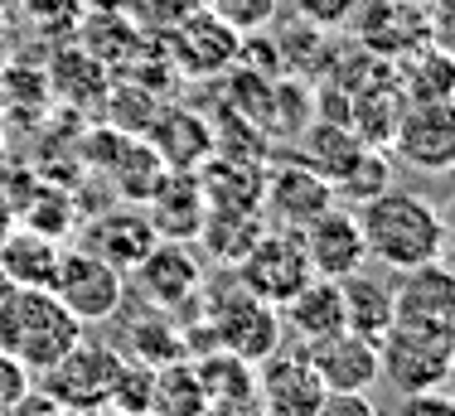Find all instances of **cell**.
Masks as SVG:
<instances>
[{"label": "cell", "mask_w": 455, "mask_h": 416, "mask_svg": "<svg viewBox=\"0 0 455 416\" xmlns=\"http://www.w3.org/2000/svg\"><path fill=\"white\" fill-rule=\"evenodd\" d=\"M49 87L73 107H102L107 97V63L92 59L88 49H59L53 53V73H49Z\"/></svg>", "instance_id": "23"}, {"label": "cell", "mask_w": 455, "mask_h": 416, "mask_svg": "<svg viewBox=\"0 0 455 416\" xmlns=\"http://www.w3.org/2000/svg\"><path fill=\"white\" fill-rule=\"evenodd\" d=\"M446 392L455 397V358H451V373H446Z\"/></svg>", "instance_id": "38"}, {"label": "cell", "mask_w": 455, "mask_h": 416, "mask_svg": "<svg viewBox=\"0 0 455 416\" xmlns=\"http://www.w3.org/2000/svg\"><path fill=\"white\" fill-rule=\"evenodd\" d=\"M281 330H291L300 344L344 330V300H339V281L330 276H310L306 286L281 305Z\"/></svg>", "instance_id": "19"}, {"label": "cell", "mask_w": 455, "mask_h": 416, "mask_svg": "<svg viewBox=\"0 0 455 416\" xmlns=\"http://www.w3.org/2000/svg\"><path fill=\"white\" fill-rule=\"evenodd\" d=\"M233 276L252 295H262L267 305L281 310L315 271H310V257H306V247H300V233H291V228H267V233L237 257Z\"/></svg>", "instance_id": "6"}, {"label": "cell", "mask_w": 455, "mask_h": 416, "mask_svg": "<svg viewBox=\"0 0 455 416\" xmlns=\"http://www.w3.org/2000/svg\"><path fill=\"white\" fill-rule=\"evenodd\" d=\"M92 416H150V412H122V407H102V412H92Z\"/></svg>", "instance_id": "37"}, {"label": "cell", "mask_w": 455, "mask_h": 416, "mask_svg": "<svg viewBox=\"0 0 455 416\" xmlns=\"http://www.w3.org/2000/svg\"><path fill=\"white\" fill-rule=\"evenodd\" d=\"M291 10H296V15L306 20L310 29L330 35V29L349 25V20H354V10H359V0H291Z\"/></svg>", "instance_id": "29"}, {"label": "cell", "mask_w": 455, "mask_h": 416, "mask_svg": "<svg viewBox=\"0 0 455 416\" xmlns=\"http://www.w3.org/2000/svg\"><path fill=\"white\" fill-rule=\"evenodd\" d=\"M10 218H15V204H10L5 194H0V237H5L10 228H15V223H10Z\"/></svg>", "instance_id": "36"}, {"label": "cell", "mask_w": 455, "mask_h": 416, "mask_svg": "<svg viewBox=\"0 0 455 416\" xmlns=\"http://www.w3.org/2000/svg\"><path fill=\"white\" fill-rule=\"evenodd\" d=\"M146 146L165 170H199L213 156V126L189 107H160L156 122L146 126Z\"/></svg>", "instance_id": "16"}, {"label": "cell", "mask_w": 455, "mask_h": 416, "mask_svg": "<svg viewBox=\"0 0 455 416\" xmlns=\"http://www.w3.org/2000/svg\"><path fill=\"white\" fill-rule=\"evenodd\" d=\"M393 416H455V397L446 388H427V392H403Z\"/></svg>", "instance_id": "30"}, {"label": "cell", "mask_w": 455, "mask_h": 416, "mask_svg": "<svg viewBox=\"0 0 455 416\" xmlns=\"http://www.w3.org/2000/svg\"><path fill=\"white\" fill-rule=\"evenodd\" d=\"M0 102H5V87H0Z\"/></svg>", "instance_id": "43"}, {"label": "cell", "mask_w": 455, "mask_h": 416, "mask_svg": "<svg viewBox=\"0 0 455 416\" xmlns=\"http://www.w3.org/2000/svg\"><path fill=\"white\" fill-rule=\"evenodd\" d=\"M324 397V382L320 373L310 368L306 348L300 354H267L262 358V373H257V402L262 412H276V416H310Z\"/></svg>", "instance_id": "14"}, {"label": "cell", "mask_w": 455, "mask_h": 416, "mask_svg": "<svg viewBox=\"0 0 455 416\" xmlns=\"http://www.w3.org/2000/svg\"><path fill=\"white\" fill-rule=\"evenodd\" d=\"M387 174H393V165H387L383 150H378V146H363L359 156L349 160V165L334 174V199H344V204L373 199V194L387 189Z\"/></svg>", "instance_id": "26"}, {"label": "cell", "mask_w": 455, "mask_h": 416, "mask_svg": "<svg viewBox=\"0 0 455 416\" xmlns=\"http://www.w3.org/2000/svg\"><path fill=\"white\" fill-rule=\"evenodd\" d=\"M451 330H455V305H451Z\"/></svg>", "instance_id": "41"}, {"label": "cell", "mask_w": 455, "mask_h": 416, "mask_svg": "<svg viewBox=\"0 0 455 416\" xmlns=\"http://www.w3.org/2000/svg\"><path fill=\"white\" fill-rule=\"evenodd\" d=\"M122 364L126 358L116 354L112 344H92V339H78L63 358H53L44 373H35L39 392H49L59 407L78 412V416H92L102 407H112V388L122 378Z\"/></svg>", "instance_id": "5"}, {"label": "cell", "mask_w": 455, "mask_h": 416, "mask_svg": "<svg viewBox=\"0 0 455 416\" xmlns=\"http://www.w3.org/2000/svg\"><path fill=\"white\" fill-rule=\"evenodd\" d=\"M78 339L83 320H73L49 286H10L0 295V354L25 364L29 373H44Z\"/></svg>", "instance_id": "2"}, {"label": "cell", "mask_w": 455, "mask_h": 416, "mask_svg": "<svg viewBox=\"0 0 455 416\" xmlns=\"http://www.w3.org/2000/svg\"><path fill=\"white\" fill-rule=\"evenodd\" d=\"M300 247H306V257H310V271H315V276H330V281L354 276L368 261L363 228H359V218H354V208H344V204H330L320 218H310V223L300 228Z\"/></svg>", "instance_id": "11"}, {"label": "cell", "mask_w": 455, "mask_h": 416, "mask_svg": "<svg viewBox=\"0 0 455 416\" xmlns=\"http://www.w3.org/2000/svg\"><path fill=\"white\" fill-rule=\"evenodd\" d=\"M146 218L156 223L160 237H180V243H194L209 218V199H204L199 170H165L160 184L146 199Z\"/></svg>", "instance_id": "15"}, {"label": "cell", "mask_w": 455, "mask_h": 416, "mask_svg": "<svg viewBox=\"0 0 455 416\" xmlns=\"http://www.w3.org/2000/svg\"><path fill=\"white\" fill-rule=\"evenodd\" d=\"M29 388H35V373H29L25 364H15L10 354H0V412L15 407Z\"/></svg>", "instance_id": "32"}, {"label": "cell", "mask_w": 455, "mask_h": 416, "mask_svg": "<svg viewBox=\"0 0 455 416\" xmlns=\"http://www.w3.org/2000/svg\"><path fill=\"white\" fill-rule=\"evenodd\" d=\"M397 160L421 174L455 170V97H431V102H407L393 126Z\"/></svg>", "instance_id": "8"}, {"label": "cell", "mask_w": 455, "mask_h": 416, "mask_svg": "<svg viewBox=\"0 0 455 416\" xmlns=\"http://www.w3.org/2000/svg\"><path fill=\"white\" fill-rule=\"evenodd\" d=\"M49 291L63 300V310H68L73 320L97 324V320H112L116 315V305H122V295H126V276L112 261L97 257V252L73 247L59 257V271H53Z\"/></svg>", "instance_id": "7"}, {"label": "cell", "mask_w": 455, "mask_h": 416, "mask_svg": "<svg viewBox=\"0 0 455 416\" xmlns=\"http://www.w3.org/2000/svg\"><path fill=\"white\" fill-rule=\"evenodd\" d=\"M59 237L49 233H35V228H10L0 237V271L10 276V286H49L53 271H59Z\"/></svg>", "instance_id": "20"}, {"label": "cell", "mask_w": 455, "mask_h": 416, "mask_svg": "<svg viewBox=\"0 0 455 416\" xmlns=\"http://www.w3.org/2000/svg\"><path fill=\"white\" fill-rule=\"evenodd\" d=\"M403 102H431V97H455V53L436 49V44H421L407 53L403 78Z\"/></svg>", "instance_id": "24"}, {"label": "cell", "mask_w": 455, "mask_h": 416, "mask_svg": "<svg viewBox=\"0 0 455 416\" xmlns=\"http://www.w3.org/2000/svg\"><path fill=\"white\" fill-rule=\"evenodd\" d=\"M397 291H393V320H427V324H451V305H455V267L446 261H421L411 271H397Z\"/></svg>", "instance_id": "17"}, {"label": "cell", "mask_w": 455, "mask_h": 416, "mask_svg": "<svg viewBox=\"0 0 455 416\" xmlns=\"http://www.w3.org/2000/svg\"><path fill=\"white\" fill-rule=\"evenodd\" d=\"M310 416H378V407L368 392H324Z\"/></svg>", "instance_id": "33"}, {"label": "cell", "mask_w": 455, "mask_h": 416, "mask_svg": "<svg viewBox=\"0 0 455 416\" xmlns=\"http://www.w3.org/2000/svg\"><path fill=\"white\" fill-rule=\"evenodd\" d=\"M427 44L455 53V0H431L427 5Z\"/></svg>", "instance_id": "31"}, {"label": "cell", "mask_w": 455, "mask_h": 416, "mask_svg": "<svg viewBox=\"0 0 455 416\" xmlns=\"http://www.w3.org/2000/svg\"><path fill=\"white\" fill-rule=\"evenodd\" d=\"M257 416H276V412H257Z\"/></svg>", "instance_id": "42"}, {"label": "cell", "mask_w": 455, "mask_h": 416, "mask_svg": "<svg viewBox=\"0 0 455 416\" xmlns=\"http://www.w3.org/2000/svg\"><path fill=\"white\" fill-rule=\"evenodd\" d=\"M102 107H107V116H112V126L122 131V136H146V126L156 122V112H160V102H156V92H150L146 83H136V87H112V92L102 97Z\"/></svg>", "instance_id": "27"}, {"label": "cell", "mask_w": 455, "mask_h": 416, "mask_svg": "<svg viewBox=\"0 0 455 416\" xmlns=\"http://www.w3.org/2000/svg\"><path fill=\"white\" fill-rule=\"evenodd\" d=\"M132 276L140 281V295L165 315L180 310V305H189L194 295L204 291V267H199V257H194V247L180 243V237H156V247L140 257V267Z\"/></svg>", "instance_id": "12"}, {"label": "cell", "mask_w": 455, "mask_h": 416, "mask_svg": "<svg viewBox=\"0 0 455 416\" xmlns=\"http://www.w3.org/2000/svg\"><path fill=\"white\" fill-rule=\"evenodd\" d=\"M170 63L184 73V78H213V73H228L237 63V49H243V35L233 25H223L213 10L194 5L170 25Z\"/></svg>", "instance_id": "10"}, {"label": "cell", "mask_w": 455, "mask_h": 416, "mask_svg": "<svg viewBox=\"0 0 455 416\" xmlns=\"http://www.w3.org/2000/svg\"><path fill=\"white\" fill-rule=\"evenodd\" d=\"M306 358L320 373L324 392H368L383 378V368H378V339H363L354 330H334V334L315 339V344H306Z\"/></svg>", "instance_id": "13"}, {"label": "cell", "mask_w": 455, "mask_h": 416, "mask_svg": "<svg viewBox=\"0 0 455 416\" xmlns=\"http://www.w3.org/2000/svg\"><path fill=\"white\" fill-rule=\"evenodd\" d=\"M339 300H344V330L363 334V339H383L393 324V286H383L368 271L339 281Z\"/></svg>", "instance_id": "21"}, {"label": "cell", "mask_w": 455, "mask_h": 416, "mask_svg": "<svg viewBox=\"0 0 455 416\" xmlns=\"http://www.w3.org/2000/svg\"><path fill=\"white\" fill-rule=\"evenodd\" d=\"M262 233H267L262 208H209V218H204V228H199L204 247H209L223 267H237V257H243Z\"/></svg>", "instance_id": "22"}, {"label": "cell", "mask_w": 455, "mask_h": 416, "mask_svg": "<svg viewBox=\"0 0 455 416\" xmlns=\"http://www.w3.org/2000/svg\"><path fill=\"white\" fill-rule=\"evenodd\" d=\"M330 204H339V199H334L330 174L315 170L306 156L281 160V165L262 170V213L272 218L276 228L300 233V228H306L310 218H320Z\"/></svg>", "instance_id": "9"}, {"label": "cell", "mask_w": 455, "mask_h": 416, "mask_svg": "<svg viewBox=\"0 0 455 416\" xmlns=\"http://www.w3.org/2000/svg\"><path fill=\"white\" fill-rule=\"evenodd\" d=\"M204 10H213V15L223 20V25H233L237 35H262L267 25L276 20V5L281 0H199Z\"/></svg>", "instance_id": "28"}, {"label": "cell", "mask_w": 455, "mask_h": 416, "mask_svg": "<svg viewBox=\"0 0 455 416\" xmlns=\"http://www.w3.org/2000/svg\"><path fill=\"white\" fill-rule=\"evenodd\" d=\"M407 5H431V0H407Z\"/></svg>", "instance_id": "40"}, {"label": "cell", "mask_w": 455, "mask_h": 416, "mask_svg": "<svg viewBox=\"0 0 455 416\" xmlns=\"http://www.w3.org/2000/svg\"><path fill=\"white\" fill-rule=\"evenodd\" d=\"M204 388L189 358L156 368V392H150V416H204Z\"/></svg>", "instance_id": "25"}, {"label": "cell", "mask_w": 455, "mask_h": 416, "mask_svg": "<svg viewBox=\"0 0 455 416\" xmlns=\"http://www.w3.org/2000/svg\"><path fill=\"white\" fill-rule=\"evenodd\" d=\"M204 324L213 334V348L243 358V364H262L267 354L281 348V310L267 305L262 295H252L243 281H228V286L209 291V305H204Z\"/></svg>", "instance_id": "3"}, {"label": "cell", "mask_w": 455, "mask_h": 416, "mask_svg": "<svg viewBox=\"0 0 455 416\" xmlns=\"http://www.w3.org/2000/svg\"><path fill=\"white\" fill-rule=\"evenodd\" d=\"M441 228H446V243L455 247V199H451L446 208H441Z\"/></svg>", "instance_id": "35"}, {"label": "cell", "mask_w": 455, "mask_h": 416, "mask_svg": "<svg viewBox=\"0 0 455 416\" xmlns=\"http://www.w3.org/2000/svg\"><path fill=\"white\" fill-rule=\"evenodd\" d=\"M156 237L160 233H156V223L146 218V208L126 204V208L97 218V223L88 228V252H97L102 261H112V267L126 276V271H136L140 257L156 247Z\"/></svg>", "instance_id": "18"}, {"label": "cell", "mask_w": 455, "mask_h": 416, "mask_svg": "<svg viewBox=\"0 0 455 416\" xmlns=\"http://www.w3.org/2000/svg\"><path fill=\"white\" fill-rule=\"evenodd\" d=\"M0 416H78V412H68V407H59V402L49 397V392H39V388H29L25 397L15 402V407H5Z\"/></svg>", "instance_id": "34"}, {"label": "cell", "mask_w": 455, "mask_h": 416, "mask_svg": "<svg viewBox=\"0 0 455 416\" xmlns=\"http://www.w3.org/2000/svg\"><path fill=\"white\" fill-rule=\"evenodd\" d=\"M455 358V330L427 320H393L387 334L378 339V368L397 392H427L446 388Z\"/></svg>", "instance_id": "4"}, {"label": "cell", "mask_w": 455, "mask_h": 416, "mask_svg": "<svg viewBox=\"0 0 455 416\" xmlns=\"http://www.w3.org/2000/svg\"><path fill=\"white\" fill-rule=\"evenodd\" d=\"M10 291V276H5V271H0V295H5Z\"/></svg>", "instance_id": "39"}, {"label": "cell", "mask_w": 455, "mask_h": 416, "mask_svg": "<svg viewBox=\"0 0 455 416\" xmlns=\"http://www.w3.org/2000/svg\"><path fill=\"white\" fill-rule=\"evenodd\" d=\"M354 218L363 228V247L378 267L387 271H411L421 261L446 257V228H441V208L421 194L383 189L373 199L354 204Z\"/></svg>", "instance_id": "1"}]
</instances>
